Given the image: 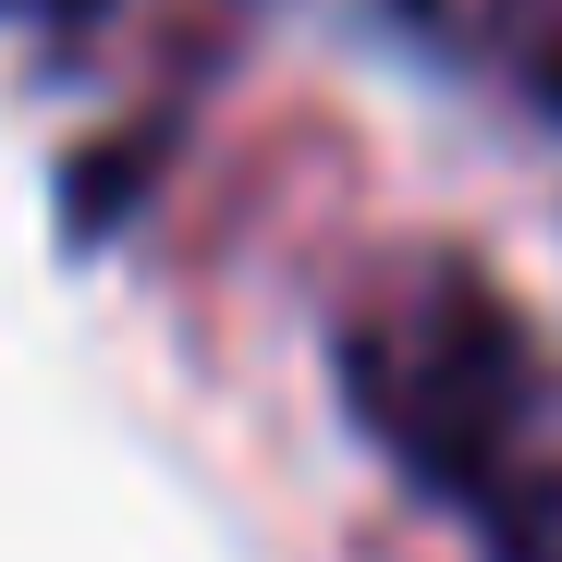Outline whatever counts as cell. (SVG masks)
I'll use <instances>...</instances> for the list:
<instances>
[{
  "mask_svg": "<svg viewBox=\"0 0 562 562\" xmlns=\"http://www.w3.org/2000/svg\"><path fill=\"white\" fill-rule=\"evenodd\" d=\"M452 514L477 526L490 562H562V380L526 404V428L477 464V490H464Z\"/></svg>",
  "mask_w": 562,
  "mask_h": 562,
  "instance_id": "obj_2",
  "label": "cell"
},
{
  "mask_svg": "<svg viewBox=\"0 0 562 562\" xmlns=\"http://www.w3.org/2000/svg\"><path fill=\"white\" fill-rule=\"evenodd\" d=\"M342 404L428 502H464L477 464L526 428L550 392V355L514 318V294L464 257H404L342 306Z\"/></svg>",
  "mask_w": 562,
  "mask_h": 562,
  "instance_id": "obj_1",
  "label": "cell"
},
{
  "mask_svg": "<svg viewBox=\"0 0 562 562\" xmlns=\"http://www.w3.org/2000/svg\"><path fill=\"white\" fill-rule=\"evenodd\" d=\"M74 13H99V0H74Z\"/></svg>",
  "mask_w": 562,
  "mask_h": 562,
  "instance_id": "obj_3",
  "label": "cell"
}]
</instances>
